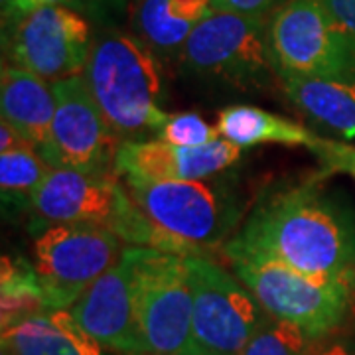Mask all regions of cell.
<instances>
[{
  "instance_id": "6da1fadb",
  "label": "cell",
  "mask_w": 355,
  "mask_h": 355,
  "mask_svg": "<svg viewBox=\"0 0 355 355\" xmlns=\"http://www.w3.org/2000/svg\"><path fill=\"white\" fill-rule=\"evenodd\" d=\"M223 254H254L304 275L355 279V211L320 180L266 191Z\"/></svg>"
},
{
  "instance_id": "7a4b0ae2",
  "label": "cell",
  "mask_w": 355,
  "mask_h": 355,
  "mask_svg": "<svg viewBox=\"0 0 355 355\" xmlns=\"http://www.w3.org/2000/svg\"><path fill=\"white\" fill-rule=\"evenodd\" d=\"M83 79L121 142L158 137L170 114L160 107L162 71L158 55L139 36L116 30L97 34Z\"/></svg>"
},
{
  "instance_id": "3957f363",
  "label": "cell",
  "mask_w": 355,
  "mask_h": 355,
  "mask_svg": "<svg viewBox=\"0 0 355 355\" xmlns=\"http://www.w3.org/2000/svg\"><path fill=\"white\" fill-rule=\"evenodd\" d=\"M125 188L140 211L198 257L225 247L243 216V203L227 182H153L125 178Z\"/></svg>"
},
{
  "instance_id": "277c9868",
  "label": "cell",
  "mask_w": 355,
  "mask_h": 355,
  "mask_svg": "<svg viewBox=\"0 0 355 355\" xmlns=\"http://www.w3.org/2000/svg\"><path fill=\"white\" fill-rule=\"evenodd\" d=\"M225 257L268 316L300 328L312 340L330 336L347 314L355 279L312 277L254 254Z\"/></svg>"
},
{
  "instance_id": "5b68a950",
  "label": "cell",
  "mask_w": 355,
  "mask_h": 355,
  "mask_svg": "<svg viewBox=\"0 0 355 355\" xmlns=\"http://www.w3.org/2000/svg\"><path fill=\"white\" fill-rule=\"evenodd\" d=\"M266 38L280 79H355V38L320 0H286L268 18Z\"/></svg>"
},
{
  "instance_id": "8992f818",
  "label": "cell",
  "mask_w": 355,
  "mask_h": 355,
  "mask_svg": "<svg viewBox=\"0 0 355 355\" xmlns=\"http://www.w3.org/2000/svg\"><path fill=\"white\" fill-rule=\"evenodd\" d=\"M130 257L137 320L146 355H193V298L186 257L146 247H130Z\"/></svg>"
},
{
  "instance_id": "52a82bcc",
  "label": "cell",
  "mask_w": 355,
  "mask_h": 355,
  "mask_svg": "<svg viewBox=\"0 0 355 355\" xmlns=\"http://www.w3.org/2000/svg\"><path fill=\"white\" fill-rule=\"evenodd\" d=\"M186 270L193 298L191 354L239 355L268 314L211 257H186Z\"/></svg>"
},
{
  "instance_id": "ba28073f",
  "label": "cell",
  "mask_w": 355,
  "mask_h": 355,
  "mask_svg": "<svg viewBox=\"0 0 355 355\" xmlns=\"http://www.w3.org/2000/svg\"><path fill=\"white\" fill-rule=\"evenodd\" d=\"M125 243L111 229L91 223H58L40 231L32 245L48 310H67L121 259Z\"/></svg>"
},
{
  "instance_id": "9c48e42d",
  "label": "cell",
  "mask_w": 355,
  "mask_h": 355,
  "mask_svg": "<svg viewBox=\"0 0 355 355\" xmlns=\"http://www.w3.org/2000/svg\"><path fill=\"white\" fill-rule=\"evenodd\" d=\"M266 30V16L211 10L191 32L180 64L193 76L237 87H263L277 76Z\"/></svg>"
},
{
  "instance_id": "30bf717a",
  "label": "cell",
  "mask_w": 355,
  "mask_h": 355,
  "mask_svg": "<svg viewBox=\"0 0 355 355\" xmlns=\"http://www.w3.org/2000/svg\"><path fill=\"white\" fill-rule=\"evenodd\" d=\"M51 85L55 93V114L50 139L38 150L40 156L50 168L116 176L114 158L123 142L107 125L83 76Z\"/></svg>"
},
{
  "instance_id": "8fae6325",
  "label": "cell",
  "mask_w": 355,
  "mask_h": 355,
  "mask_svg": "<svg viewBox=\"0 0 355 355\" xmlns=\"http://www.w3.org/2000/svg\"><path fill=\"white\" fill-rule=\"evenodd\" d=\"M93 46L91 26L64 4L26 14L10 36L12 64L50 83L83 76Z\"/></svg>"
},
{
  "instance_id": "7c38bea8",
  "label": "cell",
  "mask_w": 355,
  "mask_h": 355,
  "mask_svg": "<svg viewBox=\"0 0 355 355\" xmlns=\"http://www.w3.org/2000/svg\"><path fill=\"white\" fill-rule=\"evenodd\" d=\"M130 202L119 176L85 174L65 168H50L32 193L30 207L50 225L58 223H91L111 229Z\"/></svg>"
},
{
  "instance_id": "4fadbf2b",
  "label": "cell",
  "mask_w": 355,
  "mask_h": 355,
  "mask_svg": "<svg viewBox=\"0 0 355 355\" xmlns=\"http://www.w3.org/2000/svg\"><path fill=\"white\" fill-rule=\"evenodd\" d=\"M69 312L105 349L121 355H146L137 320L128 245L121 259L81 294Z\"/></svg>"
},
{
  "instance_id": "5bb4252c",
  "label": "cell",
  "mask_w": 355,
  "mask_h": 355,
  "mask_svg": "<svg viewBox=\"0 0 355 355\" xmlns=\"http://www.w3.org/2000/svg\"><path fill=\"white\" fill-rule=\"evenodd\" d=\"M241 148L225 139L205 146H176L164 140L123 142L114 158L119 178H139L153 182H198L207 180L235 164Z\"/></svg>"
},
{
  "instance_id": "9a60e30c",
  "label": "cell",
  "mask_w": 355,
  "mask_h": 355,
  "mask_svg": "<svg viewBox=\"0 0 355 355\" xmlns=\"http://www.w3.org/2000/svg\"><path fill=\"white\" fill-rule=\"evenodd\" d=\"M0 109L2 121L16 128L30 146L40 150L50 139L55 114L53 85L18 65L4 64L0 73Z\"/></svg>"
},
{
  "instance_id": "2e32d148",
  "label": "cell",
  "mask_w": 355,
  "mask_h": 355,
  "mask_svg": "<svg viewBox=\"0 0 355 355\" xmlns=\"http://www.w3.org/2000/svg\"><path fill=\"white\" fill-rule=\"evenodd\" d=\"M2 355H107L69 310H51L2 328Z\"/></svg>"
},
{
  "instance_id": "e0dca14e",
  "label": "cell",
  "mask_w": 355,
  "mask_h": 355,
  "mask_svg": "<svg viewBox=\"0 0 355 355\" xmlns=\"http://www.w3.org/2000/svg\"><path fill=\"white\" fill-rule=\"evenodd\" d=\"M211 10V0H137L135 36L158 58L180 60L191 32Z\"/></svg>"
},
{
  "instance_id": "ac0fdd59",
  "label": "cell",
  "mask_w": 355,
  "mask_h": 355,
  "mask_svg": "<svg viewBox=\"0 0 355 355\" xmlns=\"http://www.w3.org/2000/svg\"><path fill=\"white\" fill-rule=\"evenodd\" d=\"M280 81L298 111L345 140L355 139V79L284 77Z\"/></svg>"
},
{
  "instance_id": "d6986e66",
  "label": "cell",
  "mask_w": 355,
  "mask_h": 355,
  "mask_svg": "<svg viewBox=\"0 0 355 355\" xmlns=\"http://www.w3.org/2000/svg\"><path fill=\"white\" fill-rule=\"evenodd\" d=\"M217 130L221 139L239 148L257 144L304 146L312 150L320 137L286 116L268 113L253 105H229L217 113Z\"/></svg>"
},
{
  "instance_id": "ffe728a7",
  "label": "cell",
  "mask_w": 355,
  "mask_h": 355,
  "mask_svg": "<svg viewBox=\"0 0 355 355\" xmlns=\"http://www.w3.org/2000/svg\"><path fill=\"white\" fill-rule=\"evenodd\" d=\"M0 296L2 328H8L26 318L50 312L34 266L22 259L2 257Z\"/></svg>"
},
{
  "instance_id": "44dd1931",
  "label": "cell",
  "mask_w": 355,
  "mask_h": 355,
  "mask_svg": "<svg viewBox=\"0 0 355 355\" xmlns=\"http://www.w3.org/2000/svg\"><path fill=\"white\" fill-rule=\"evenodd\" d=\"M50 164L32 146L0 153V191L4 203L28 202L42 180L48 176Z\"/></svg>"
},
{
  "instance_id": "7402d4cb",
  "label": "cell",
  "mask_w": 355,
  "mask_h": 355,
  "mask_svg": "<svg viewBox=\"0 0 355 355\" xmlns=\"http://www.w3.org/2000/svg\"><path fill=\"white\" fill-rule=\"evenodd\" d=\"M312 342L300 328L268 316L239 355H308Z\"/></svg>"
},
{
  "instance_id": "603a6c76",
  "label": "cell",
  "mask_w": 355,
  "mask_h": 355,
  "mask_svg": "<svg viewBox=\"0 0 355 355\" xmlns=\"http://www.w3.org/2000/svg\"><path fill=\"white\" fill-rule=\"evenodd\" d=\"M158 140H164L168 144L176 146H205L214 140L221 139L216 125H209L198 113H178L168 114L166 123L158 132Z\"/></svg>"
},
{
  "instance_id": "cb8c5ba5",
  "label": "cell",
  "mask_w": 355,
  "mask_h": 355,
  "mask_svg": "<svg viewBox=\"0 0 355 355\" xmlns=\"http://www.w3.org/2000/svg\"><path fill=\"white\" fill-rule=\"evenodd\" d=\"M316 158L322 164V174H347L355 180V146L349 142H338V140L322 139L312 148Z\"/></svg>"
},
{
  "instance_id": "d4e9b609",
  "label": "cell",
  "mask_w": 355,
  "mask_h": 355,
  "mask_svg": "<svg viewBox=\"0 0 355 355\" xmlns=\"http://www.w3.org/2000/svg\"><path fill=\"white\" fill-rule=\"evenodd\" d=\"M286 0H211L214 10L235 12L243 16H266L270 10H277Z\"/></svg>"
},
{
  "instance_id": "484cf974",
  "label": "cell",
  "mask_w": 355,
  "mask_h": 355,
  "mask_svg": "<svg viewBox=\"0 0 355 355\" xmlns=\"http://www.w3.org/2000/svg\"><path fill=\"white\" fill-rule=\"evenodd\" d=\"M320 2L355 38V0H320Z\"/></svg>"
},
{
  "instance_id": "4316f807",
  "label": "cell",
  "mask_w": 355,
  "mask_h": 355,
  "mask_svg": "<svg viewBox=\"0 0 355 355\" xmlns=\"http://www.w3.org/2000/svg\"><path fill=\"white\" fill-rule=\"evenodd\" d=\"M308 355H355V345L347 340H340V338L330 340V336H326L322 340L312 342Z\"/></svg>"
},
{
  "instance_id": "83f0119b",
  "label": "cell",
  "mask_w": 355,
  "mask_h": 355,
  "mask_svg": "<svg viewBox=\"0 0 355 355\" xmlns=\"http://www.w3.org/2000/svg\"><path fill=\"white\" fill-rule=\"evenodd\" d=\"M76 2L101 18H116L127 10V0H76Z\"/></svg>"
},
{
  "instance_id": "f1b7e54d",
  "label": "cell",
  "mask_w": 355,
  "mask_h": 355,
  "mask_svg": "<svg viewBox=\"0 0 355 355\" xmlns=\"http://www.w3.org/2000/svg\"><path fill=\"white\" fill-rule=\"evenodd\" d=\"M62 2H76V0H12V4L4 10V20L6 18H16L20 20L26 14L34 12L44 6H51V4H62Z\"/></svg>"
},
{
  "instance_id": "f546056e",
  "label": "cell",
  "mask_w": 355,
  "mask_h": 355,
  "mask_svg": "<svg viewBox=\"0 0 355 355\" xmlns=\"http://www.w3.org/2000/svg\"><path fill=\"white\" fill-rule=\"evenodd\" d=\"M24 146H30V144L22 139V135L16 128L10 127L6 121H2L0 123V153H10V150L24 148Z\"/></svg>"
},
{
  "instance_id": "4dcf8cb0",
  "label": "cell",
  "mask_w": 355,
  "mask_h": 355,
  "mask_svg": "<svg viewBox=\"0 0 355 355\" xmlns=\"http://www.w3.org/2000/svg\"><path fill=\"white\" fill-rule=\"evenodd\" d=\"M0 2H2V12H4V10H6V8L12 4V0H0Z\"/></svg>"
}]
</instances>
